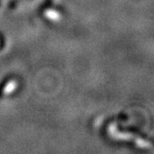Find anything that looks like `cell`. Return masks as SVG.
Masks as SVG:
<instances>
[{
    "mask_svg": "<svg viewBox=\"0 0 154 154\" xmlns=\"http://www.w3.org/2000/svg\"><path fill=\"white\" fill-rule=\"evenodd\" d=\"M45 16L48 18V19H50L52 21H58L60 20V14L58 13V12H55L54 10H52V9H47V10L45 11Z\"/></svg>",
    "mask_w": 154,
    "mask_h": 154,
    "instance_id": "6da1fadb",
    "label": "cell"
},
{
    "mask_svg": "<svg viewBox=\"0 0 154 154\" xmlns=\"http://www.w3.org/2000/svg\"><path fill=\"white\" fill-rule=\"evenodd\" d=\"M16 81L15 80H11V81H9L7 84H6V86L4 87V89H3V95H8L10 94L12 91L14 90L15 87H16Z\"/></svg>",
    "mask_w": 154,
    "mask_h": 154,
    "instance_id": "7a4b0ae2",
    "label": "cell"
}]
</instances>
